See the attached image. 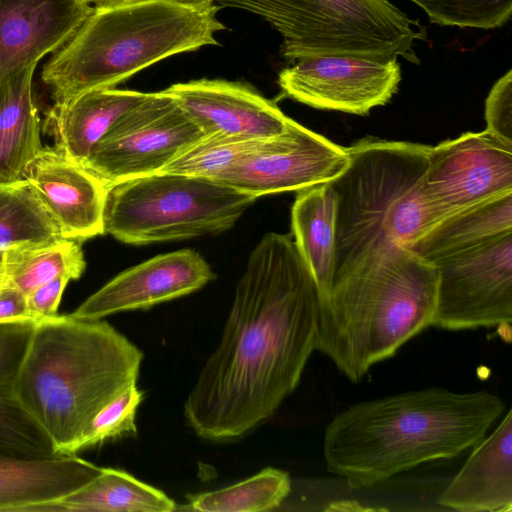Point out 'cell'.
I'll list each match as a JSON object with an SVG mask.
<instances>
[{
	"label": "cell",
	"mask_w": 512,
	"mask_h": 512,
	"mask_svg": "<svg viewBox=\"0 0 512 512\" xmlns=\"http://www.w3.org/2000/svg\"><path fill=\"white\" fill-rule=\"evenodd\" d=\"M320 295L294 240L266 233L237 282L221 340L184 403L201 438L238 439L297 387L316 350Z\"/></svg>",
	"instance_id": "6da1fadb"
},
{
	"label": "cell",
	"mask_w": 512,
	"mask_h": 512,
	"mask_svg": "<svg viewBox=\"0 0 512 512\" xmlns=\"http://www.w3.org/2000/svg\"><path fill=\"white\" fill-rule=\"evenodd\" d=\"M473 448L438 503L462 512L512 511V410Z\"/></svg>",
	"instance_id": "ac0fdd59"
},
{
	"label": "cell",
	"mask_w": 512,
	"mask_h": 512,
	"mask_svg": "<svg viewBox=\"0 0 512 512\" xmlns=\"http://www.w3.org/2000/svg\"><path fill=\"white\" fill-rule=\"evenodd\" d=\"M36 322L0 323V448L25 456L56 455L45 432L17 400V375Z\"/></svg>",
	"instance_id": "44dd1931"
},
{
	"label": "cell",
	"mask_w": 512,
	"mask_h": 512,
	"mask_svg": "<svg viewBox=\"0 0 512 512\" xmlns=\"http://www.w3.org/2000/svg\"><path fill=\"white\" fill-rule=\"evenodd\" d=\"M170 1H173L175 3L181 4L184 6L200 8V7H207V6L213 5L216 0H170Z\"/></svg>",
	"instance_id": "d590c367"
},
{
	"label": "cell",
	"mask_w": 512,
	"mask_h": 512,
	"mask_svg": "<svg viewBox=\"0 0 512 512\" xmlns=\"http://www.w3.org/2000/svg\"><path fill=\"white\" fill-rule=\"evenodd\" d=\"M498 395L430 387L362 401L324 431L329 472L350 487L371 488L426 462L474 447L505 410Z\"/></svg>",
	"instance_id": "7a4b0ae2"
},
{
	"label": "cell",
	"mask_w": 512,
	"mask_h": 512,
	"mask_svg": "<svg viewBox=\"0 0 512 512\" xmlns=\"http://www.w3.org/2000/svg\"><path fill=\"white\" fill-rule=\"evenodd\" d=\"M397 58L321 55L301 58L280 71L285 97L322 110L365 115L398 91Z\"/></svg>",
	"instance_id": "7c38bea8"
},
{
	"label": "cell",
	"mask_w": 512,
	"mask_h": 512,
	"mask_svg": "<svg viewBox=\"0 0 512 512\" xmlns=\"http://www.w3.org/2000/svg\"><path fill=\"white\" fill-rule=\"evenodd\" d=\"M93 10L80 0H0V81L58 50Z\"/></svg>",
	"instance_id": "e0dca14e"
},
{
	"label": "cell",
	"mask_w": 512,
	"mask_h": 512,
	"mask_svg": "<svg viewBox=\"0 0 512 512\" xmlns=\"http://www.w3.org/2000/svg\"><path fill=\"white\" fill-rule=\"evenodd\" d=\"M425 182L447 217L512 192V145L486 130L445 140L430 147Z\"/></svg>",
	"instance_id": "4fadbf2b"
},
{
	"label": "cell",
	"mask_w": 512,
	"mask_h": 512,
	"mask_svg": "<svg viewBox=\"0 0 512 512\" xmlns=\"http://www.w3.org/2000/svg\"><path fill=\"white\" fill-rule=\"evenodd\" d=\"M100 469L76 454L25 456L0 448V511H42L83 487Z\"/></svg>",
	"instance_id": "d6986e66"
},
{
	"label": "cell",
	"mask_w": 512,
	"mask_h": 512,
	"mask_svg": "<svg viewBox=\"0 0 512 512\" xmlns=\"http://www.w3.org/2000/svg\"><path fill=\"white\" fill-rule=\"evenodd\" d=\"M255 199L214 179L157 172L107 187L104 233L133 245L214 235Z\"/></svg>",
	"instance_id": "ba28073f"
},
{
	"label": "cell",
	"mask_w": 512,
	"mask_h": 512,
	"mask_svg": "<svg viewBox=\"0 0 512 512\" xmlns=\"http://www.w3.org/2000/svg\"><path fill=\"white\" fill-rule=\"evenodd\" d=\"M486 131L512 145V70L491 88L485 102Z\"/></svg>",
	"instance_id": "1f68e13d"
},
{
	"label": "cell",
	"mask_w": 512,
	"mask_h": 512,
	"mask_svg": "<svg viewBox=\"0 0 512 512\" xmlns=\"http://www.w3.org/2000/svg\"><path fill=\"white\" fill-rule=\"evenodd\" d=\"M437 282L436 265L407 246L369 254L320 301L316 350L350 381H360L433 326Z\"/></svg>",
	"instance_id": "277c9868"
},
{
	"label": "cell",
	"mask_w": 512,
	"mask_h": 512,
	"mask_svg": "<svg viewBox=\"0 0 512 512\" xmlns=\"http://www.w3.org/2000/svg\"><path fill=\"white\" fill-rule=\"evenodd\" d=\"M142 400L143 392L136 383L126 388L93 418L72 447L71 455L111 439L136 435V412Z\"/></svg>",
	"instance_id": "4dcf8cb0"
},
{
	"label": "cell",
	"mask_w": 512,
	"mask_h": 512,
	"mask_svg": "<svg viewBox=\"0 0 512 512\" xmlns=\"http://www.w3.org/2000/svg\"><path fill=\"white\" fill-rule=\"evenodd\" d=\"M203 135L172 96L150 92L109 128L82 166L108 187L160 172Z\"/></svg>",
	"instance_id": "30bf717a"
},
{
	"label": "cell",
	"mask_w": 512,
	"mask_h": 512,
	"mask_svg": "<svg viewBox=\"0 0 512 512\" xmlns=\"http://www.w3.org/2000/svg\"><path fill=\"white\" fill-rule=\"evenodd\" d=\"M215 277L197 251L181 249L161 254L116 275L70 315L99 320L120 312L146 310L197 291Z\"/></svg>",
	"instance_id": "5bb4252c"
},
{
	"label": "cell",
	"mask_w": 512,
	"mask_h": 512,
	"mask_svg": "<svg viewBox=\"0 0 512 512\" xmlns=\"http://www.w3.org/2000/svg\"><path fill=\"white\" fill-rule=\"evenodd\" d=\"M343 148L288 119L285 129L216 177L254 198L328 183L348 166Z\"/></svg>",
	"instance_id": "8fae6325"
},
{
	"label": "cell",
	"mask_w": 512,
	"mask_h": 512,
	"mask_svg": "<svg viewBox=\"0 0 512 512\" xmlns=\"http://www.w3.org/2000/svg\"><path fill=\"white\" fill-rule=\"evenodd\" d=\"M291 491L287 472L267 467L221 489L187 496V510L200 512H260L277 508Z\"/></svg>",
	"instance_id": "83f0119b"
},
{
	"label": "cell",
	"mask_w": 512,
	"mask_h": 512,
	"mask_svg": "<svg viewBox=\"0 0 512 512\" xmlns=\"http://www.w3.org/2000/svg\"><path fill=\"white\" fill-rule=\"evenodd\" d=\"M509 232H512V192L451 214L409 248L436 263Z\"/></svg>",
	"instance_id": "cb8c5ba5"
},
{
	"label": "cell",
	"mask_w": 512,
	"mask_h": 512,
	"mask_svg": "<svg viewBox=\"0 0 512 512\" xmlns=\"http://www.w3.org/2000/svg\"><path fill=\"white\" fill-rule=\"evenodd\" d=\"M147 96L135 90H90L54 105L46 114L43 128L54 138L59 153L83 165L109 128Z\"/></svg>",
	"instance_id": "ffe728a7"
},
{
	"label": "cell",
	"mask_w": 512,
	"mask_h": 512,
	"mask_svg": "<svg viewBox=\"0 0 512 512\" xmlns=\"http://www.w3.org/2000/svg\"><path fill=\"white\" fill-rule=\"evenodd\" d=\"M219 7L170 0L94 9L42 70L54 105L94 89L113 88L166 58L209 45L226 29Z\"/></svg>",
	"instance_id": "5b68a950"
},
{
	"label": "cell",
	"mask_w": 512,
	"mask_h": 512,
	"mask_svg": "<svg viewBox=\"0 0 512 512\" xmlns=\"http://www.w3.org/2000/svg\"><path fill=\"white\" fill-rule=\"evenodd\" d=\"M266 138L210 133L191 144L160 172L216 179Z\"/></svg>",
	"instance_id": "f1b7e54d"
},
{
	"label": "cell",
	"mask_w": 512,
	"mask_h": 512,
	"mask_svg": "<svg viewBox=\"0 0 512 512\" xmlns=\"http://www.w3.org/2000/svg\"><path fill=\"white\" fill-rule=\"evenodd\" d=\"M59 238L60 228L26 180L0 183V253Z\"/></svg>",
	"instance_id": "4316f807"
},
{
	"label": "cell",
	"mask_w": 512,
	"mask_h": 512,
	"mask_svg": "<svg viewBox=\"0 0 512 512\" xmlns=\"http://www.w3.org/2000/svg\"><path fill=\"white\" fill-rule=\"evenodd\" d=\"M37 65L0 81V183L24 180L28 164L43 149L40 118L32 93Z\"/></svg>",
	"instance_id": "7402d4cb"
},
{
	"label": "cell",
	"mask_w": 512,
	"mask_h": 512,
	"mask_svg": "<svg viewBox=\"0 0 512 512\" xmlns=\"http://www.w3.org/2000/svg\"><path fill=\"white\" fill-rule=\"evenodd\" d=\"M86 267L80 242L55 240L13 246L1 253L2 279L26 295L38 286L58 277H81Z\"/></svg>",
	"instance_id": "484cf974"
},
{
	"label": "cell",
	"mask_w": 512,
	"mask_h": 512,
	"mask_svg": "<svg viewBox=\"0 0 512 512\" xmlns=\"http://www.w3.org/2000/svg\"><path fill=\"white\" fill-rule=\"evenodd\" d=\"M266 20L281 36V55L293 63L321 55L398 58L419 64L416 41L426 28L388 0H216Z\"/></svg>",
	"instance_id": "52a82bcc"
},
{
	"label": "cell",
	"mask_w": 512,
	"mask_h": 512,
	"mask_svg": "<svg viewBox=\"0 0 512 512\" xmlns=\"http://www.w3.org/2000/svg\"><path fill=\"white\" fill-rule=\"evenodd\" d=\"M23 321L36 322L30 313L27 295L16 286L1 278L0 323Z\"/></svg>",
	"instance_id": "836d02e7"
},
{
	"label": "cell",
	"mask_w": 512,
	"mask_h": 512,
	"mask_svg": "<svg viewBox=\"0 0 512 512\" xmlns=\"http://www.w3.org/2000/svg\"><path fill=\"white\" fill-rule=\"evenodd\" d=\"M1 278H2V276H1V253H0V281H1Z\"/></svg>",
	"instance_id": "8d00e7d4"
},
{
	"label": "cell",
	"mask_w": 512,
	"mask_h": 512,
	"mask_svg": "<svg viewBox=\"0 0 512 512\" xmlns=\"http://www.w3.org/2000/svg\"><path fill=\"white\" fill-rule=\"evenodd\" d=\"M431 23L441 26L494 29L512 16V0H409Z\"/></svg>",
	"instance_id": "f546056e"
},
{
	"label": "cell",
	"mask_w": 512,
	"mask_h": 512,
	"mask_svg": "<svg viewBox=\"0 0 512 512\" xmlns=\"http://www.w3.org/2000/svg\"><path fill=\"white\" fill-rule=\"evenodd\" d=\"M430 147L368 137L346 148L348 166L328 182L336 195L334 281L373 252L410 247L447 217L426 187Z\"/></svg>",
	"instance_id": "8992f818"
},
{
	"label": "cell",
	"mask_w": 512,
	"mask_h": 512,
	"mask_svg": "<svg viewBox=\"0 0 512 512\" xmlns=\"http://www.w3.org/2000/svg\"><path fill=\"white\" fill-rule=\"evenodd\" d=\"M70 280L67 276H58L27 294L28 307L36 322L58 315L62 294Z\"/></svg>",
	"instance_id": "d6a6232c"
},
{
	"label": "cell",
	"mask_w": 512,
	"mask_h": 512,
	"mask_svg": "<svg viewBox=\"0 0 512 512\" xmlns=\"http://www.w3.org/2000/svg\"><path fill=\"white\" fill-rule=\"evenodd\" d=\"M143 352L108 322L57 315L37 322L15 384L20 405L57 454L137 382Z\"/></svg>",
	"instance_id": "3957f363"
},
{
	"label": "cell",
	"mask_w": 512,
	"mask_h": 512,
	"mask_svg": "<svg viewBox=\"0 0 512 512\" xmlns=\"http://www.w3.org/2000/svg\"><path fill=\"white\" fill-rule=\"evenodd\" d=\"M438 272L433 326L459 331L498 329L512 336V232L445 257Z\"/></svg>",
	"instance_id": "9c48e42d"
},
{
	"label": "cell",
	"mask_w": 512,
	"mask_h": 512,
	"mask_svg": "<svg viewBox=\"0 0 512 512\" xmlns=\"http://www.w3.org/2000/svg\"><path fill=\"white\" fill-rule=\"evenodd\" d=\"M83 3L93 7L94 9L100 8H113L135 3L141 0H80Z\"/></svg>",
	"instance_id": "e575fe53"
},
{
	"label": "cell",
	"mask_w": 512,
	"mask_h": 512,
	"mask_svg": "<svg viewBox=\"0 0 512 512\" xmlns=\"http://www.w3.org/2000/svg\"><path fill=\"white\" fill-rule=\"evenodd\" d=\"M336 195L329 183L297 191L291 209L294 242L324 300L335 276Z\"/></svg>",
	"instance_id": "603a6c76"
},
{
	"label": "cell",
	"mask_w": 512,
	"mask_h": 512,
	"mask_svg": "<svg viewBox=\"0 0 512 512\" xmlns=\"http://www.w3.org/2000/svg\"><path fill=\"white\" fill-rule=\"evenodd\" d=\"M164 91L204 134L270 138L280 134L289 119L276 103L239 81L203 78Z\"/></svg>",
	"instance_id": "9a60e30c"
},
{
	"label": "cell",
	"mask_w": 512,
	"mask_h": 512,
	"mask_svg": "<svg viewBox=\"0 0 512 512\" xmlns=\"http://www.w3.org/2000/svg\"><path fill=\"white\" fill-rule=\"evenodd\" d=\"M62 236L79 242L102 235L107 186L55 148H43L24 172Z\"/></svg>",
	"instance_id": "2e32d148"
},
{
	"label": "cell",
	"mask_w": 512,
	"mask_h": 512,
	"mask_svg": "<svg viewBox=\"0 0 512 512\" xmlns=\"http://www.w3.org/2000/svg\"><path fill=\"white\" fill-rule=\"evenodd\" d=\"M176 503L126 471L102 468L87 484L42 511L170 512Z\"/></svg>",
	"instance_id": "d4e9b609"
}]
</instances>
